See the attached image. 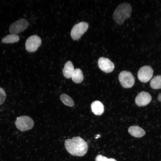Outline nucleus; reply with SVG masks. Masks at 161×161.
Returning <instances> with one entry per match:
<instances>
[{
	"instance_id": "1",
	"label": "nucleus",
	"mask_w": 161,
	"mask_h": 161,
	"mask_svg": "<svg viewBox=\"0 0 161 161\" xmlns=\"http://www.w3.org/2000/svg\"><path fill=\"white\" fill-rule=\"evenodd\" d=\"M64 144L67 151L74 156H83L86 153L88 149L87 142L80 137L66 139Z\"/></svg>"
},
{
	"instance_id": "2",
	"label": "nucleus",
	"mask_w": 161,
	"mask_h": 161,
	"mask_svg": "<svg viewBox=\"0 0 161 161\" xmlns=\"http://www.w3.org/2000/svg\"><path fill=\"white\" fill-rule=\"evenodd\" d=\"M131 11V7L129 4H121L117 7L113 13V20L118 24L122 25L126 19L130 17Z\"/></svg>"
},
{
	"instance_id": "3",
	"label": "nucleus",
	"mask_w": 161,
	"mask_h": 161,
	"mask_svg": "<svg viewBox=\"0 0 161 161\" xmlns=\"http://www.w3.org/2000/svg\"><path fill=\"white\" fill-rule=\"evenodd\" d=\"M15 123L17 128L22 131L32 129L34 125L33 120L30 117L25 115L17 117Z\"/></svg>"
},
{
	"instance_id": "4",
	"label": "nucleus",
	"mask_w": 161,
	"mask_h": 161,
	"mask_svg": "<svg viewBox=\"0 0 161 161\" xmlns=\"http://www.w3.org/2000/svg\"><path fill=\"white\" fill-rule=\"evenodd\" d=\"M119 80L122 86L126 88H131L135 82V79L132 74L126 71H122L120 73Z\"/></svg>"
},
{
	"instance_id": "5",
	"label": "nucleus",
	"mask_w": 161,
	"mask_h": 161,
	"mask_svg": "<svg viewBox=\"0 0 161 161\" xmlns=\"http://www.w3.org/2000/svg\"><path fill=\"white\" fill-rule=\"evenodd\" d=\"M88 27V23L83 21L75 24L71 32V37L74 40L78 39L86 32Z\"/></svg>"
},
{
	"instance_id": "6",
	"label": "nucleus",
	"mask_w": 161,
	"mask_h": 161,
	"mask_svg": "<svg viewBox=\"0 0 161 161\" xmlns=\"http://www.w3.org/2000/svg\"><path fill=\"white\" fill-rule=\"evenodd\" d=\"M154 71L150 66L146 65L141 67L137 72L139 80L143 83H146L152 78Z\"/></svg>"
},
{
	"instance_id": "7",
	"label": "nucleus",
	"mask_w": 161,
	"mask_h": 161,
	"mask_svg": "<svg viewBox=\"0 0 161 161\" xmlns=\"http://www.w3.org/2000/svg\"><path fill=\"white\" fill-rule=\"evenodd\" d=\"M29 25L28 21L25 19L22 18L13 23L9 28L10 32L16 34L25 30Z\"/></svg>"
},
{
	"instance_id": "8",
	"label": "nucleus",
	"mask_w": 161,
	"mask_h": 161,
	"mask_svg": "<svg viewBox=\"0 0 161 161\" xmlns=\"http://www.w3.org/2000/svg\"><path fill=\"white\" fill-rule=\"evenodd\" d=\"M41 41L40 38L37 35H32L26 40L25 46L27 50L32 52L36 51L41 45Z\"/></svg>"
},
{
	"instance_id": "9",
	"label": "nucleus",
	"mask_w": 161,
	"mask_h": 161,
	"mask_svg": "<svg viewBox=\"0 0 161 161\" xmlns=\"http://www.w3.org/2000/svg\"><path fill=\"white\" fill-rule=\"evenodd\" d=\"M98 64L99 68L106 73L112 72L114 68V63L109 59L103 57L99 58Z\"/></svg>"
},
{
	"instance_id": "10",
	"label": "nucleus",
	"mask_w": 161,
	"mask_h": 161,
	"mask_svg": "<svg viewBox=\"0 0 161 161\" xmlns=\"http://www.w3.org/2000/svg\"><path fill=\"white\" fill-rule=\"evenodd\" d=\"M151 99V96L148 92L142 91L136 97L135 102L136 105L138 106H143L148 104Z\"/></svg>"
},
{
	"instance_id": "11",
	"label": "nucleus",
	"mask_w": 161,
	"mask_h": 161,
	"mask_svg": "<svg viewBox=\"0 0 161 161\" xmlns=\"http://www.w3.org/2000/svg\"><path fill=\"white\" fill-rule=\"evenodd\" d=\"M91 107L92 112L96 115H101L104 111L103 105L99 101L96 100L93 102Z\"/></svg>"
},
{
	"instance_id": "12",
	"label": "nucleus",
	"mask_w": 161,
	"mask_h": 161,
	"mask_svg": "<svg viewBox=\"0 0 161 161\" xmlns=\"http://www.w3.org/2000/svg\"><path fill=\"white\" fill-rule=\"evenodd\" d=\"M128 132L132 136L136 137H141L145 134V131L138 126H132L128 129Z\"/></svg>"
},
{
	"instance_id": "13",
	"label": "nucleus",
	"mask_w": 161,
	"mask_h": 161,
	"mask_svg": "<svg viewBox=\"0 0 161 161\" xmlns=\"http://www.w3.org/2000/svg\"><path fill=\"white\" fill-rule=\"evenodd\" d=\"M74 70V67L72 62L70 61H68L65 63L63 69V74L66 78H70Z\"/></svg>"
},
{
	"instance_id": "14",
	"label": "nucleus",
	"mask_w": 161,
	"mask_h": 161,
	"mask_svg": "<svg viewBox=\"0 0 161 161\" xmlns=\"http://www.w3.org/2000/svg\"><path fill=\"white\" fill-rule=\"evenodd\" d=\"M71 77L74 82L77 83L81 82L83 79V76L81 70L79 68L75 69Z\"/></svg>"
},
{
	"instance_id": "15",
	"label": "nucleus",
	"mask_w": 161,
	"mask_h": 161,
	"mask_svg": "<svg viewBox=\"0 0 161 161\" xmlns=\"http://www.w3.org/2000/svg\"><path fill=\"white\" fill-rule=\"evenodd\" d=\"M19 40V37L16 34H11L6 35L1 40L2 43H12L17 42Z\"/></svg>"
},
{
	"instance_id": "16",
	"label": "nucleus",
	"mask_w": 161,
	"mask_h": 161,
	"mask_svg": "<svg viewBox=\"0 0 161 161\" xmlns=\"http://www.w3.org/2000/svg\"><path fill=\"white\" fill-rule=\"evenodd\" d=\"M151 87L154 89H161V75H157L154 77L150 82Z\"/></svg>"
},
{
	"instance_id": "17",
	"label": "nucleus",
	"mask_w": 161,
	"mask_h": 161,
	"mask_svg": "<svg viewBox=\"0 0 161 161\" xmlns=\"http://www.w3.org/2000/svg\"><path fill=\"white\" fill-rule=\"evenodd\" d=\"M60 97L61 101L65 105L69 106H73L74 105L73 100L67 95L62 94L60 96Z\"/></svg>"
},
{
	"instance_id": "18",
	"label": "nucleus",
	"mask_w": 161,
	"mask_h": 161,
	"mask_svg": "<svg viewBox=\"0 0 161 161\" xmlns=\"http://www.w3.org/2000/svg\"><path fill=\"white\" fill-rule=\"evenodd\" d=\"M95 161H117L112 158H108L106 157L99 154L96 157Z\"/></svg>"
},
{
	"instance_id": "19",
	"label": "nucleus",
	"mask_w": 161,
	"mask_h": 161,
	"mask_svg": "<svg viewBox=\"0 0 161 161\" xmlns=\"http://www.w3.org/2000/svg\"><path fill=\"white\" fill-rule=\"evenodd\" d=\"M6 94L4 90L0 87V105L3 104L6 98Z\"/></svg>"
},
{
	"instance_id": "20",
	"label": "nucleus",
	"mask_w": 161,
	"mask_h": 161,
	"mask_svg": "<svg viewBox=\"0 0 161 161\" xmlns=\"http://www.w3.org/2000/svg\"><path fill=\"white\" fill-rule=\"evenodd\" d=\"M159 101L161 102V93L159 94L157 97Z\"/></svg>"
}]
</instances>
